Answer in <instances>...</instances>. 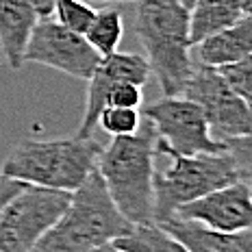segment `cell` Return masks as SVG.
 I'll return each instance as SVG.
<instances>
[{"label":"cell","instance_id":"6da1fadb","mask_svg":"<svg viewBox=\"0 0 252 252\" xmlns=\"http://www.w3.org/2000/svg\"><path fill=\"white\" fill-rule=\"evenodd\" d=\"M155 157L157 137L144 118L137 133L113 137L98 155L96 170L130 224L155 222Z\"/></svg>","mask_w":252,"mask_h":252},{"label":"cell","instance_id":"7a4b0ae2","mask_svg":"<svg viewBox=\"0 0 252 252\" xmlns=\"http://www.w3.org/2000/svg\"><path fill=\"white\" fill-rule=\"evenodd\" d=\"M135 33L163 96H181L196 65L189 52V9L178 0H139Z\"/></svg>","mask_w":252,"mask_h":252},{"label":"cell","instance_id":"3957f363","mask_svg":"<svg viewBox=\"0 0 252 252\" xmlns=\"http://www.w3.org/2000/svg\"><path fill=\"white\" fill-rule=\"evenodd\" d=\"M133 224L120 213L94 167L89 176L70 193L65 211L33 252H83L124 237Z\"/></svg>","mask_w":252,"mask_h":252},{"label":"cell","instance_id":"277c9868","mask_svg":"<svg viewBox=\"0 0 252 252\" xmlns=\"http://www.w3.org/2000/svg\"><path fill=\"white\" fill-rule=\"evenodd\" d=\"M102 146L87 139H20L7 155L0 174L61 191H74L96 167Z\"/></svg>","mask_w":252,"mask_h":252},{"label":"cell","instance_id":"5b68a950","mask_svg":"<svg viewBox=\"0 0 252 252\" xmlns=\"http://www.w3.org/2000/svg\"><path fill=\"white\" fill-rule=\"evenodd\" d=\"M170 165L155 172V222H167L176 209L204 193L241 181L226 150L204 155H163Z\"/></svg>","mask_w":252,"mask_h":252},{"label":"cell","instance_id":"8992f818","mask_svg":"<svg viewBox=\"0 0 252 252\" xmlns=\"http://www.w3.org/2000/svg\"><path fill=\"white\" fill-rule=\"evenodd\" d=\"M72 191L24 185L0 213V252H33L59 222Z\"/></svg>","mask_w":252,"mask_h":252},{"label":"cell","instance_id":"52a82bcc","mask_svg":"<svg viewBox=\"0 0 252 252\" xmlns=\"http://www.w3.org/2000/svg\"><path fill=\"white\" fill-rule=\"evenodd\" d=\"M157 137V155H204L222 152L224 141L209 133L202 109L185 96H163L141 111Z\"/></svg>","mask_w":252,"mask_h":252},{"label":"cell","instance_id":"ba28073f","mask_svg":"<svg viewBox=\"0 0 252 252\" xmlns=\"http://www.w3.org/2000/svg\"><path fill=\"white\" fill-rule=\"evenodd\" d=\"M181 96L202 109L213 139L226 141L252 130V109L226 85L218 67L196 63Z\"/></svg>","mask_w":252,"mask_h":252},{"label":"cell","instance_id":"9c48e42d","mask_svg":"<svg viewBox=\"0 0 252 252\" xmlns=\"http://www.w3.org/2000/svg\"><path fill=\"white\" fill-rule=\"evenodd\" d=\"M102 57L89 46L85 35L72 33L52 18H41L35 24L24 50V61L39 63L57 72L87 81Z\"/></svg>","mask_w":252,"mask_h":252},{"label":"cell","instance_id":"30bf717a","mask_svg":"<svg viewBox=\"0 0 252 252\" xmlns=\"http://www.w3.org/2000/svg\"><path fill=\"white\" fill-rule=\"evenodd\" d=\"M174 215L224 233L252 228V196L248 181H235L213 189L196 200L181 204Z\"/></svg>","mask_w":252,"mask_h":252},{"label":"cell","instance_id":"8fae6325","mask_svg":"<svg viewBox=\"0 0 252 252\" xmlns=\"http://www.w3.org/2000/svg\"><path fill=\"white\" fill-rule=\"evenodd\" d=\"M150 78V65L146 57L135 55V52H120L115 50L113 55L102 57L94 74L87 78V96H85V111H83V120L78 124V130L74 137L87 139L94 137V130L98 128V115L104 109V92L113 83H137L144 87Z\"/></svg>","mask_w":252,"mask_h":252},{"label":"cell","instance_id":"7c38bea8","mask_svg":"<svg viewBox=\"0 0 252 252\" xmlns=\"http://www.w3.org/2000/svg\"><path fill=\"white\" fill-rule=\"evenodd\" d=\"M39 15L31 0H0V55L11 70H22L24 50Z\"/></svg>","mask_w":252,"mask_h":252},{"label":"cell","instance_id":"4fadbf2b","mask_svg":"<svg viewBox=\"0 0 252 252\" xmlns=\"http://www.w3.org/2000/svg\"><path fill=\"white\" fill-rule=\"evenodd\" d=\"M161 226L181 239L189 252H252V228L224 233L176 215Z\"/></svg>","mask_w":252,"mask_h":252},{"label":"cell","instance_id":"5bb4252c","mask_svg":"<svg viewBox=\"0 0 252 252\" xmlns=\"http://www.w3.org/2000/svg\"><path fill=\"white\" fill-rule=\"evenodd\" d=\"M252 57V15H244L235 24L196 44V63L222 67Z\"/></svg>","mask_w":252,"mask_h":252},{"label":"cell","instance_id":"9a60e30c","mask_svg":"<svg viewBox=\"0 0 252 252\" xmlns=\"http://www.w3.org/2000/svg\"><path fill=\"white\" fill-rule=\"evenodd\" d=\"M241 0H196L189 9V41L200 44L209 35L224 31L244 18Z\"/></svg>","mask_w":252,"mask_h":252},{"label":"cell","instance_id":"2e32d148","mask_svg":"<svg viewBox=\"0 0 252 252\" xmlns=\"http://www.w3.org/2000/svg\"><path fill=\"white\" fill-rule=\"evenodd\" d=\"M115 246L124 252H189L181 239L157 222L133 224L124 237L115 239Z\"/></svg>","mask_w":252,"mask_h":252},{"label":"cell","instance_id":"e0dca14e","mask_svg":"<svg viewBox=\"0 0 252 252\" xmlns=\"http://www.w3.org/2000/svg\"><path fill=\"white\" fill-rule=\"evenodd\" d=\"M122 35H124L122 11L111 7V9L96 11V18H94L92 26L87 29L85 39L100 57H109L118 50L120 41H122Z\"/></svg>","mask_w":252,"mask_h":252},{"label":"cell","instance_id":"ac0fdd59","mask_svg":"<svg viewBox=\"0 0 252 252\" xmlns=\"http://www.w3.org/2000/svg\"><path fill=\"white\" fill-rule=\"evenodd\" d=\"M52 13L61 26L70 29L72 33L85 35L94 18H96V7L85 2V0H57Z\"/></svg>","mask_w":252,"mask_h":252},{"label":"cell","instance_id":"d6986e66","mask_svg":"<svg viewBox=\"0 0 252 252\" xmlns=\"http://www.w3.org/2000/svg\"><path fill=\"white\" fill-rule=\"evenodd\" d=\"M98 126L109 133L111 137L133 135L141 126L139 109H124V107H104L98 115Z\"/></svg>","mask_w":252,"mask_h":252},{"label":"cell","instance_id":"ffe728a7","mask_svg":"<svg viewBox=\"0 0 252 252\" xmlns=\"http://www.w3.org/2000/svg\"><path fill=\"white\" fill-rule=\"evenodd\" d=\"M218 72L226 81V85L252 109V57L222 65L218 67Z\"/></svg>","mask_w":252,"mask_h":252},{"label":"cell","instance_id":"44dd1931","mask_svg":"<svg viewBox=\"0 0 252 252\" xmlns=\"http://www.w3.org/2000/svg\"><path fill=\"white\" fill-rule=\"evenodd\" d=\"M224 150L230 157V161L237 167V174L241 181L252 178V130L239 137H230L224 141Z\"/></svg>","mask_w":252,"mask_h":252},{"label":"cell","instance_id":"7402d4cb","mask_svg":"<svg viewBox=\"0 0 252 252\" xmlns=\"http://www.w3.org/2000/svg\"><path fill=\"white\" fill-rule=\"evenodd\" d=\"M144 92L137 83H113L104 92V107H124V109H141Z\"/></svg>","mask_w":252,"mask_h":252},{"label":"cell","instance_id":"603a6c76","mask_svg":"<svg viewBox=\"0 0 252 252\" xmlns=\"http://www.w3.org/2000/svg\"><path fill=\"white\" fill-rule=\"evenodd\" d=\"M24 185H26V183H22V181H13V178L2 176V181H0V213H2L4 204L11 200V198H13L15 193H18Z\"/></svg>","mask_w":252,"mask_h":252},{"label":"cell","instance_id":"cb8c5ba5","mask_svg":"<svg viewBox=\"0 0 252 252\" xmlns=\"http://www.w3.org/2000/svg\"><path fill=\"white\" fill-rule=\"evenodd\" d=\"M31 4H33L35 13H37L39 20H41V18H50V15H52L57 0H31Z\"/></svg>","mask_w":252,"mask_h":252},{"label":"cell","instance_id":"d4e9b609","mask_svg":"<svg viewBox=\"0 0 252 252\" xmlns=\"http://www.w3.org/2000/svg\"><path fill=\"white\" fill-rule=\"evenodd\" d=\"M83 252H124V250L118 248V246H115V241H109V244L96 246V248H89V250H83Z\"/></svg>","mask_w":252,"mask_h":252},{"label":"cell","instance_id":"484cf974","mask_svg":"<svg viewBox=\"0 0 252 252\" xmlns=\"http://www.w3.org/2000/svg\"><path fill=\"white\" fill-rule=\"evenodd\" d=\"M85 2H89V4H113V2H139V0H85Z\"/></svg>","mask_w":252,"mask_h":252},{"label":"cell","instance_id":"4316f807","mask_svg":"<svg viewBox=\"0 0 252 252\" xmlns=\"http://www.w3.org/2000/svg\"><path fill=\"white\" fill-rule=\"evenodd\" d=\"M178 2H181L183 7H185V9H191V7H193V2H196V0H178Z\"/></svg>","mask_w":252,"mask_h":252},{"label":"cell","instance_id":"83f0119b","mask_svg":"<svg viewBox=\"0 0 252 252\" xmlns=\"http://www.w3.org/2000/svg\"><path fill=\"white\" fill-rule=\"evenodd\" d=\"M248 187H250V196H252V178L248 181Z\"/></svg>","mask_w":252,"mask_h":252},{"label":"cell","instance_id":"f1b7e54d","mask_svg":"<svg viewBox=\"0 0 252 252\" xmlns=\"http://www.w3.org/2000/svg\"><path fill=\"white\" fill-rule=\"evenodd\" d=\"M0 181H2V174H0Z\"/></svg>","mask_w":252,"mask_h":252}]
</instances>
